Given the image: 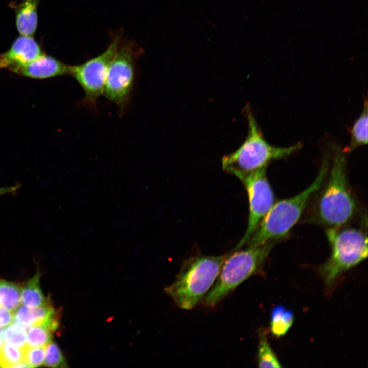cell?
I'll use <instances>...</instances> for the list:
<instances>
[{
	"label": "cell",
	"instance_id": "obj_20",
	"mask_svg": "<svg viewBox=\"0 0 368 368\" xmlns=\"http://www.w3.org/2000/svg\"><path fill=\"white\" fill-rule=\"evenodd\" d=\"M28 329L15 322L10 324L2 330L3 341L16 348H23L26 346Z\"/></svg>",
	"mask_w": 368,
	"mask_h": 368
},
{
	"label": "cell",
	"instance_id": "obj_7",
	"mask_svg": "<svg viewBox=\"0 0 368 368\" xmlns=\"http://www.w3.org/2000/svg\"><path fill=\"white\" fill-rule=\"evenodd\" d=\"M143 51L134 42L122 41L110 64L103 94L123 111L134 88L135 64Z\"/></svg>",
	"mask_w": 368,
	"mask_h": 368
},
{
	"label": "cell",
	"instance_id": "obj_21",
	"mask_svg": "<svg viewBox=\"0 0 368 368\" xmlns=\"http://www.w3.org/2000/svg\"><path fill=\"white\" fill-rule=\"evenodd\" d=\"M23 356L21 349L4 343L0 350V367H16L22 362Z\"/></svg>",
	"mask_w": 368,
	"mask_h": 368
},
{
	"label": "cell",
	"instance_id": "obj_18",
	"mask_svg": "<svg viewBox=\"0 0 368 368\" xmlns=\"http://www.w3.org/2000/svg\"><path fill=\"white\" fill-rule=\"evenodd\" d=\"M258 349V364L260 367H282L268 341L266 335L260 332Z\"/></svg>",
	"mask_w": 368,
	"mask_h": 368
},
{
	"label": "cell",
	"instance_id": "obj_22",
	"mask_svg": "<svg viewBox=\"0 0 368 368\" xmlns=\"http://www.w3.org/2000/svg\"><path fill=\"white\" fill-rule=\"evenodd\" d=\"M44 364L45 366L51 367L67 366L60 348L52 341L45 346Z\"/></svg>",
	"mask_w": 368,
	"mask_h": 368
},
{
	"label": "cell",
	"instance_id": "obj_13",
	"mask_svg": "<svg viewBox=\"0 0 368 368\" xmlns=\"http://www.w3.org/2000/svg\"><path fill=\"white\" fill-rule=\"evenodd\" d=\"M40 0H22L12 6L15 10V22L18 32L21 35L32 36L38 24L37 7Z\"/></svg>",
	"mask_w": 368,
	"mask_h": 368
},
{
	"label": "cell",
	"instance_id": "obj_9",
	"mask_svg": "<svg viewBox=\"0 0 368 368\" xmlns=\"http://www.w3.org/2000/svg\"><path fill=\"white\" fill-rule=\"evenodd\" d=\"M240 180L248 195L249 215L245 234L234 249L240 248L246 243L274 202L273 191L266 176V168L249 173Z\"/></svg>",
	"mask_w": 368,
	"mask_h": 368
},
{
	"label": "cell",
	"instance_id": "obj_5",
	"mask_svg": "<svg viewBox=\"0 0 368 368\" xmlns=\"http://www.w3.org/2000/svg\"><path fill=\"white\" fill-rule=\"evenodd\" d=\"M277 242L247 246L227 254L216 281L201 301L202 304L214 307L244 281L259 273Z\"/></svg>",
	"mask_w": 368,
	"mask_h": 368
},
{
	"label": "cell",
	"instance_id": "obj_1",
	"mask_svg": "<svg viewBox=\"0 0 368 368\" xmlns=\"http://www.w3.org/2000/svg\"><path fill=\"white\" fill-rule=\"evenodd\" d=\"M329 162L327 152L318 175L309 187L293 197L273 203L246 242L248 246L278 242L286 236L298 222L311 198L323 186L329 171Z\"/></svg>",
	"mask_w": 368,
	"mask_h": 368
},
{
	"label": "cell",
	"instance_id": "obj_6",
	"mask_svg": "<svg viewBox=\"0 0 368 368\" xmlns=\"http://www.w3.org/2000/svg\"><path fill=\"white\" fill-rule=\"evenodd\" d=\"M326 234L331 253L319 271L326 284L330 286L341 274L366 258L367 239L355 228H328Z\"/></svg>",
	"mask_w": 368,
	"mask_h": 368
},
{
	"label": "cell",
	"instance_id": "obj_26",
	"mask_svg": "<svg viewBox=\"0 0 368 368\" xmlns=\"http://www.w3.org/2000/svg\"><path fill=\"white\" fill-rule=\"evenodd\" d=\"M2 334V330L1 329H0V350L4 343Z\"/></svg>",
	"mask_w": 368,
	"mask_h": 368
},
{
	"label": "cell",
	"instance_id": "obj_17",
	"mask_svg": "<svg viewBox=\"0 0 368 368\" xmlns=\"http://www.w3.org/2000/svg\"><path fill=\"white\" fill-rule=\"evenodd\" d=\"M21 290L17 284L0 279V307L14 312L19 306Z\"/></svg>",
	"mask_w": 368,
	"mask_h": 368
},
{
	"label": "cell",
	"instance_id": "obj_4",
	"mask_svg": "<svg viewBox=\"0 0 368 368\" xmlns=\"http://www.w3.org/2000/svg\"><path fill=\"white\" fill-rule=\"evenodd\" d=\"M226 255L190 258L183 262L173 282L165 288V292L179 308H194L214 284Z\"/></svg>",
	"mask_w": 368,
	"mask_h": 368
},
{
	"label": "cell",
	"instance_id": "obj_8",
	"mask_svg": "<svg viewBox=\"0 0 368 368\" xmlns=\"http://www.w3.org/2000/svg\"><path fill=\"white\" fill-rule=\"evenodd\" d=\"M122 41L119 35H115L102 53L80 64L71 66L70 75L83 90V102L86 105L95 107L103 94L110 64Z\"/></svg>",
	"mask_w": 368,
	"mask_h": 368
},
{
	"label": "cell",
	"instance_id": "obj_2",
	"mask_svg": "<svg viewBox=\"0 0 368 368\" xmlns=\"http://www.w3.org/2000/svg\"><path fill=\"white\" fill-rule=\"evenodd\" d=\"M346 153L340 147H334L328 180L311 220L328 228L341 227L352 218L356 211L355 200L348 181Z\"/></svg>",
	"mask_w": 368,
	"mask_h": 368
},
{
	"label": "cell",
	"instance_id": "obj_23",
	"mask_svg": "<svg viewBox=\"0 0 368 368\" xmlns=\"http://www.w3.org/2000/svg\"><path fill=\"white\" fill-rule=\"evenodd\" d=\"M23 361L29 367H35L42 365L45 357V346L31 347L26 346L21 349Z\"/></svg>",
	"mask_w": 368,
	"mask_h": 368
},
{
	"label": "cell",
	"instance_id": "obj_15",
	"mask_svg": "<svg viewBox=\"0 0 368 368\" xmlns=\"http://www.w3.org/2000/svg\"><path fill=\"white\" fill-rule=\"evenodd\" d=\"M367 102L366 100L360 115L356 119L352 126L349 144L343 149L347 153L367 143Z\"/></svg>",
	"mask_w": 368,
	"mask_h": 368
},
{
	"label": "cell",
	"instance_id": "obj_25",
	"mask_svg": "<svg viewBox=\"0 0 368 368\" xmlns=\"http://www.w3.org/2000/svg\"><path fill=\"white\" fill-rule=\"evenodd\" d=\"M20 187V186L19 184L6 187H0V196L15 193Z\"/></svg>",
	"mask_w": 368,
	"mask_h": 368
},
{
	"label": "cell",
	"instance_id": "obj_14",
	"mask_svg": "<svg viewBox=\"0 0 368 368\" xmlns=\"http://www.w3.org/2000/svg\"><path fill=\"white\" fill-rule=\"evenodd\" d=\"M40 273L37 270L35 275L28 280L21 288L20 302L22 305L35 307L45 304L46 299L40 288L39 279Z\"/></svg>",
	"mask_w": 368,
	"mask_h": 368
},
{
	"label": "cell",
	"instance_id": "obj_11",
	"mask_svg": "<svg viewBox=\"0 0 368 368\" xmlns=\"http://www.w3.org/2000/svg\"><path fill=\"white\" fill-rule=\"evenodd\" d=\"M71 66L66 65L54 57L44 54L35 60L9 70L34 79H46L71 74Z\"/></svg>",
	"mask_w": 368,
	"mask_h": 368
},
{
	"label": "cell",
	"instance_id": "obj_19",
	"mask_svg": "<svg viewBox=\"0 0 368 368\" xmlns=\"http://www.w3.org/2000/svg\"><path fill=\"white\" fill-rule=\"evenodd\" d=\"M54 330L46 325L31 326L27 331L26 346L31 347H44L52 341Z\"/></svg>",
	"mask_w": 368,
	"mask_h": 368
},
{
	"label": "cell",
	"instance_id": "obj_10",
	"mask_svg": "<svg viewBox=\"0 0 368 368\" xmlns=\"http://www.w3.org/2000/svg\"><path fill=\"white\" fill-rule=\"evenodd\" d=\"M43 54L32 36L20 35L6 52L0 53V68L8 70L29 63Z\"/></svg>",
	"mask_w": 368,
	"mask_h": 368
},
{
	"label": "cell",
	"instance_id": "obj_24",
	"mask_svg": "<svg viewBox=\"0 0 368 368\" xmlns=\"http://www.w3.org/2000/svg\"><path fill=\"white\" fill-rule=\"evenodd\" d=\"M14 312L4 307H0V328L5 327L13 321Z\"/></svg>",
	"mask_w": 368,
	"mask_h": 368
},
{
	"label": "cell",
	"instance_id": "obj_12",
	"mask_svg": "<svg viewBox=\"0 0 368 368\" xmlns=\"http://www.w3.org/2000/svg\"><path fill=\"white\" fill-rule=\"evenodd\" d=\"M13 312L14 322L26 327L46 325L54 331L58 327V314L49 300L45 304L38 307L19 306Z\"/></svg>",
	"mask_w": 368,
	"mask_h": 368
},
{
	"label": "cell",
	"instance_id": "obj_3",
	"mask_svg": "<svg viewBox=\"0 0 368 368\" xmlns=\"http://www.w3.org/2000/svg\"><path fill=\"white\" fill-rule=\"evenodd\" d=\"M244 111L248 126L247 136L237 150L222 158L223 170L239 179L249 173L267 168L272 162L285 158L302 147L301 143L288 147L271 145L264 139L249 105L245 106Z\"/></svg>",
	"mask_w": 368,
	"mask_h": 368
},
{
	"label": "cell",
	"instance_id": "obj_16",
	"mask_svg": "<svg viewBox=\"0 0 368 368\" xmlns=\"http://www.w3.org/2000/svg\"><path fill=\"white\" fill-rule=\"evenodd\" d=\"M270 329L276 337L285 335L292 326L294 316L293 312L282 305L274 307L270 313Z\"/></svg>",
	"mask_w": 368,
	"mask_h": 368
}]
</instances>
